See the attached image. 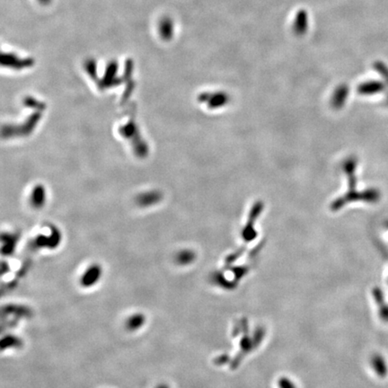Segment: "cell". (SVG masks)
Returning <instances> with one entry per match:
<instances>
[{"instance_id":"1","label":"cell","mask_w":388,"mask_h":388,"mask_svg":"<svg viewBox=\"0 0 388 388\" xmlns=\"http://www.w3.org/2000/svg\"><path fill=\"white\" fill-rule=\"evenodd\" d=\"M102 274L103 269L100 265L97 264L90 265L80 279V285L83 288H91L99 282Z\"/></svg>"},{"instance_id":"2","label":"cell","mask_w":388,"mask_h":388,"mask_svg":"<svg viewBox=\"0 0 388 388\" xmlns=\"http://www.w3.org/2000/svg\"><path fill=\"white\" fill-rule=\"evenodd\" d=\"M1 63L6 67L21 70L33 66L34 60L32 59H19L17 55L13 53H3Z\"/></svg>"},{"instance_id":"3","label":"cell","mask_w":388,"mask_h":388,"mask_svg":"<svg viewBox=\"0 0 388 388\" xmlns=\"http://www.w3.org/2000/svg\"><path fill=\"white\" fill-rule=\"evenodd\" d=\"M308 27V17L305 10H300L297 13L293 23V32L298 36L303 35L306 34Z\"/></svg>"},{"instance_id":"4","label":"cell","mask_w":388,"mask_h":388,"mask_svg":"<svg viewBox=\"0 0 388 388\" xmlns=\"http://www.w3.org/2000/svg\"><path fill=\"white\" fill-rule=\"evenodd\" d=\"M146 322V317L141 313H135L131 315L125 323V327L128 331L135 332L141 328Z\"/></svg>"},{"instance_id":"5","label":"cell","mask_w":388,"mask_h":388,"mask_svg":"<svg viewBox=\"0 0 388 388\" xmlns=\"http://www.w3.org/2000/svg\"><path fill=\"white\" fill-rule=\"evenodd\" d=\"M159 34L164 41H169L174 35V23L169 18H163L159 24Z\"/></svg>"},{"instance_id":"6","label":"cell","mask_w":388,"mask_h":388,"mask_svg":"<svg viewBox=\"0 0 388 388\" xmlns=\"http://www.w3.org/2000/svg\"><path fill=\"white\" fill-rule=\"evenodd\" d=\"M0 345H1V350L5 351L6 349L21 347L23 345V341L20 338H18V336L7 335L2 339Z\"/></svg>"},{"instance_id":"7","label":"cell","mask_w":388,"mask_h":388,"mask_svg":"<svg viewBox=\"0 0 388 388\" xmlns=\"http://www.w3.org/2000/svg\"><path fill=\"white\" fill-rule=\"evenodd\" d=\"M118 70V64L116 61H112V62H110L108 66H107V68H106V75H105V77H104V81L105 82L107 83L108 85L110 84V83H114V84H116L117 83V79H115V76H116V72H117Z\"/></svg>"},{"instance_id":"8","label":"cell","mask_w":388,"mask_h":388,"mask_svg":"<svg viewBox=\"0 0 388 388\" xmlns=\"http://www.w3.org/2000/svg\"><path fill=\"white\" fill-rule=\"evenodd\" d=\"M4 311H6L8 314H14V315H18L20 317H29L31 316V310L28 309L25 306H14V305H10L5 307Z\"/></svg>"},{"instance_id":"9","label":"cell","mask_w":388,"mask_h":388,"mask_svg":"<svg viewBox=\"0 0 388 388\" xmlns=\"http://www.w3.org/2000/svg\"><path fill=\"white\" fill-rule=\"evenodd\" d=\"M176 260L179 264L186 265L193 260V253H190L188 251H183L177 255Z\"/></svg>"},{"instance_id":"10","label":"cell","mask_w":388,"mask_h":388,"mask_svg":"<svg viewBox=\"0 0 388 388\" xmlns=\"http://www.w3.org/2000/svg\"><path fill=\"white\" fill-rule=\"evenodd\" d=\"M86 69L87 71H88L89 74L92 77H96V64L95 61L93 59H90L87 63H86Z\"/></svg>"},{"instance_id":"11","label":"cell","mask_w":388,"mask_h":388,"mask_svg":"<svg viewBox=\"0 0 388 388\" xmlns=\"http://www.w3.org/2000/svg\"><path fill=\"white\" fill-rule=\"evenodd\" d=\"M38 1H39L40 3H41V4H43V5H47L52 0H38Z\"/></svg>"},{"instance_id":"12","label":"cell","mask_w":388,"mask_h":388,"mask_svg":"<svg viewBox=\"0 0 388 388\" xmlns=\"http://www.w3.org/2000/svg\"><path fill=\"white\" fill-rule=\"evenodd\" d=\"M157 388H169V387L167 385H165V384H160Z\"/></svg>"}]
</instances>
